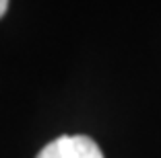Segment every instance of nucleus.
Listing matches in <instances>:
<instances>
[{
    "mask_svg": "<svg viewBox=\"0 0 161 158\" xmlns=\"http://www.w3.org/2000/svg\"><path fill=\"white\" fill-rule=\"evenodd\" d=\"M35 158H103V152L93 138L75 134L60 135L46 144Z\"/></svg>",
    "mask_w": 161,
    "mask_h": 158,
    "instance_id": "nucleus-1",
    "label": "nucleus"
},
{
    "mask_svg": "<svg viewBox=\"0 0 161 158\" xmlns=\"http://www.w3.org/2000/svg\"><path fill=\"white\" fill-rule=\"evenodd\" d=\"M6 8H8V0H0V19H2V17H4Z\"/></svg>",
    "mask_w": 161,
    "mask_h": 158,
    "instance_id": "nucleus-2",
    "label": "nucleus"
}]
</instances>
